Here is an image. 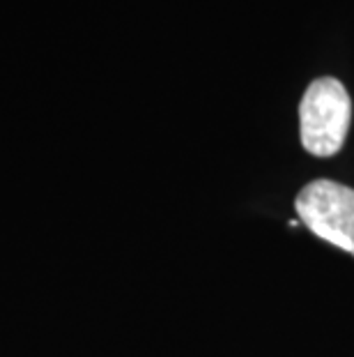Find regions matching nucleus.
<instances>
[{
  "label": "nucleus",
  "mask_w": 354,
  "mask_h": 357,
  "mask_svg": "<svg viewBox=\"0 0 354 357\" xmlns=\"http://www.w3.org/2000/svg\"><path fill=\"white\" fill-rule=\"evenodd\" d=\"M352 120V100L338 79L322 77L306 88L299 104L301 143L315 157H331L343 148Z\"/></svg>",
  "instance_id": "obj_1"
},
{
  "label": "nucleus",
  "mask_w": 354,
  "mask_h": 357,
  "mask_svg": "<svg viewBox=\"0 0 354 357\" xmlns=\"http://www.w3.org/2000/svg\"><path fill=\"white\" fill-rule=\"evenodd\" d=\"M299 222L329 245L354 256V189L334 180H315L295 199Z\"/></svg>",
  "instance_id": "obj_2"
}]
</instances>
